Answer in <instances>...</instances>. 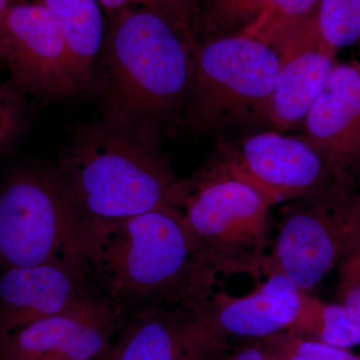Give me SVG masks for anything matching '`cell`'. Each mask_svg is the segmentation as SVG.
Wrapping results in <instances>:
<instances>
[{"label": "cell", "instance_id": "cb8c5ba5", "mask_svg": "<svg viewBox=\"0 0 360 360\" xmlns=\"http://www.w3.org/2000/svg\"><path fill=\"white\" fill-rule=\"evenodd\" d=\"M141 6L151 7L167 15L193 40L191 26L195 0H141Z\"/></svg>", "mask_w": 360, "mask_h": 360}, {"label": "cell", "instance_id": "ac0fdd59", "mask_svg": "<svg viewBox=\"0 0 360 360\" xmlns=\"http://www.w3.org/2000/svg\"><path fill=\"white\" fill-rule=\"evenodd\" d=\"M293 333L343 349L360 345V319L345 305L312 300L309 312Z\"/></svg>", "mask_w": 360, "mask_h": 360}, {"label": "cell", "instance_id": "8fae6325", "mask_svg": "<svg viewBox=\"0 0 360 360\" xmlns=\"http://www.w3.org/2000/svg\"><path fill=\"white\" fill-rule=\"evenodd\" d=\"M127 317L96 298L0 336V360H103Z\"/></svg>", "mask_w": 360, "mask_h": 360}, {"label": "cell", "instance_id": "52a82bcc", "mask_svg": "<svg viewBox=\"0 0 360 360\" xmlns=\"http://www.w3.org/2000/svg\"><path fill=\"white\" fill-rule=\"evenodd\" d=\"M360 236V193L336 184L283 212L269 262L309 293Z\"/></svg>", "mask_w": 360, "mask_h": 360}, {"label": "cell", "instance_id": "9a60e30c", "mask_svg": "<svg viewBox=\"0 0 360 360\" xmlns=\"http://www.w3.org/2000/svg\"><path fill=\"white\" fill-rule=\"evenodd\" d=\"M214 347L181 310L149 307L127 315L103 360H215Z\"/></svg>", "mask_w": 360, "mask_h": 360}, {"label": "cell", "instance_id": "ffe728a7", "mask_svg": "<svg viewBox=\"0 0 360 360\" xmlns=\"http://www.w3.org/2000/svg\"><path fill=\"white\" fill-rule=\"evenodd\" d=\"M271 360H360L348 349L331 347L288 330L259 340Z\"/></svg>", "mask_w": 360, "mask_h": 360}, {"label": "cell", "instance_id": "9c48e42d", "mask_svg": "<svg viewBox=\"0 0 360 360\" xmlns=\"http://www.w3.org/2000/svg\"><path fill=\"white\" fill-rule=\"evenodd\" d=\"M212 163L255 189L271 206L316 195L338 184L307 141L276 130L246 137Z\"/></svg>", "mask_w": 360, "mask_h": 360}, {"label": "cell", "instance_id": "7402d4cb", "mask_svg": "<svg viewBox=\"0 0 360 360\" xmlns=\"http://www.w3.org/2000/svg\"><path fill=\"white\" fill-rule=\"evenodd\" d=\"M319 4V0H274L257 25L243 35L259 37L285 23L315 15Z\"/></svg>", "mask_w": 360, "mask_h": 360}, {"label": "cell", "instance_id": "7c38bea8", "mask_svg": "<svg viewBox=\"0 0 360 360\" xmlns=\"http://www.w3.org/2000/svg\"><path fill=\"white\" fill-rule=\"evenodd\" d=\"M303 141L319 153L333 179L360 186V63H336L303 122Z\"/></svg>", "mask_w": 360, "mask_h": 360}, {"label": "cell", "instance_id": "3957f363", "mask_svg": "<svg viewBox=\"0 0 360 360\" xmlns=\"http://www.w3.org/2000/svg\"><path fill=\"white\" fill-rule=\"evenodd\" d=\"M56 168L84 246L115 222L158 208H180L186 193L187 180L175 175L160 142L108 115L75 129Z\"/></svg>", "mask_w": 360, "mask_h": 360}, {"label": "cell", "instance_id": "277c9868", "mask_svg": "<svg viewBox=\"0 0 360 360\" xmlns=\"http://www.w3.org/2000/svg\"><path fill=\"white\" fill-rule=\"evenodd\" d=\"M184 127L196 134L269 122L278 56L266 42L248 37L198 42Z\"/></svg>", "mask_w": 360, "mask_h": 360}, {"label": "cell", "instance_id": "4316f807", "mask_svg": "<svg viewBox=\"0 0 360 360\" xmlns=\"http://www.w3.org/2000/svg\"><path fill=\"white\" fill-rule=\"evenodd\" d=\"M20 1H22V0H0V16L2 15V13H4L9 6Z\"/></svg>", "mask_w": 360, "mask_h": 360}, {"label": "cell", "instance_id": "83f0119b", "mask_svg": "<svg viewBox=\"0 0 360 360\" xmlns=\"http://www.w3.org/2000/svg\"><path fill=\"white\" fill-rule=\"evenodd\" d=\"M2 60V56H1V51H0V61Z\"/></svg>", "mask_w": 360, "mask_h": 360}, {"label": "cell", "instance_id": "30bf717a", "mask_svg": "<svg viewBox=\"0 0 360 360\" xmlns=\"http://www.w3.org/2000/svg\"><path fill=\"white\" fill-rule=\"evenodd\" d=\"M257 39L274 47L278 56L269 123L277 132L295 129L303 124L328 84L338 51L322 37L316 14L278 26Z\"/></svg>", "mask_w": 360, "mask_h": 360}, {"label": "cell", "instance_id": "ba28073f", "mask_svg": "<svg viewBox=\"0 0 360 360\" xmlns=\"http://www.w3.org/2000/svg\"><path fill=\"white\" fill-rule=\"evenodd\" d=\"M0 51L8 82L22 96L63 99L82 94L63 34L39 0L16 2L2 13Z\"/></svg>", "mask_w": 360, "mask_h": 360}, {"label": "cell", "instance_id": "6da1fadb", "mask_svg": "<svg viewBox=\"0 0 360 360\" xmlns=\"http://www.w3.org/2000/svg\"><path fill=\"white\" fill-rule=\"evenodd\" d=\"M85 255L91 281L127 315L149 307L200 311L214 295L219 274L176 207L106 226L87 239Z\"/></svg>", "mask_w": 360, "mask_h": 360}, {"label": "cell", "instance_id": "2e32d148", "mask_svg": "<svg viewBox=\"0 0 360 360\" xmlns=\"http://www.w3.org/2000/svg\"><path fill=\"white\" fill-rule=\"evenodd\" d=\"M56 20L82 94L91 90L105 39L104 11L97 0H39Z\"/></svg>", "mask_w": 360, "mask_h": 360}, {"label": "cell", "instance_id": "d4e9b609", "mask_svg": "<svg viewBox=\"0 0 360 360\" xmlns=\"http://www.w3.org/2000/svg\"><path fill=\"white\" fill-rule=\"evenodd\" d=\"M97 1L101 4L108 18L129 7L141 6V0H97Z\"/></svg>", "mask_w": 360, "mask_h": 360}, {"label": "cell", "instance_id": "8992f818", "mask_svg": "<svg viewBox=\"0 0 360 360\" xmlns=\"http://www.w3.org/2000/svg\"><path fill=\"white\" fill-rule=\"evenodd\" d=\"M271 205L213 163L187 180L180 210L189 232L219 274L264 272Z\"/></svg>", "mask_w": 360, "mask_h": 360}, {"label": "cell", "instance_id": "44dd1931", "mask_svg": "<svg viewBox=\"0 0 360 360\" xmlns=\"http://www.w3.org/2000/svg\"><path fill=\"white\" fill-rule=\"evenodd\" d=\"M25 96L7 82L0 84V153H6L25 129Z\"/></svg>", "mask_w": 360, "mask_h": 360}, {"label": "cell", "instance_id": "7a4b0ae2", "mask_svg": "<svg viewBox=\"0 0 360 360\" xmlns=\"http://www.w3.org/2000/svg\"><path fill=\"white\" fill-rule=\"evenodd\" d=\"M193 61V41L174 21L149 6L129 7L108 18L91 90L104 115L160 142L184 127Z\"/></svg>", "mask_w": 360, "mask_h": 360}, {"label": "cell", "instance_id": "5bb4252c", "mask_svg": "<svg viewBox=\"0 0 360 360\" xmlns=\"http://www.w3.org/2000/svg\"><path fill=\"white\" fill-rule=\"evenodd\" d=\"M104 297L84 270L51 264L6 269L0 278V336Z\"/></svg>", "mask_w": 360, "mask_h": 360}, {"label": "cell", "instance_id": "603a6c76", "mask_svg": "<svg viewBox=\"0 0 360 360\" xmlns=\"http://www.w3.org/2000/svg\"><path fill=\"white\" fill-rule=\"evenodd\" d=\"M338 266V291L340 303L360 319V236Z\"/></svg>", "mask_w": 360, "mask_h": 360}, {"label": "cell", "instance_id": "5b68a950", "mask_svg": "<svg viewBox=\"0 0 360 360\" xmlns=\"http://www.w3.org/2000/svg\"><path fill=\"white\" fill-rule=\"evenodd\" d=\"M51 264L89 274L77 213L56 165L27 163L0 184V264Z\"/></svg>", "mask_w": 360, "mask_h": 360}, {"label": "cell", "instance_id": "484cf974", "mask_svg": "<svg viewBox=\"0 0 360 360\" xmlns=\"http://www.w3.org/2000/svg\"><path fill=\"white\" fill-rule=\"evenodd\" d=\"M217 360H271L265 354L264 349L257 345V347H250L238 350L236 354L229 355V356H221Z\"/></svg>", "mask_w": 360, "mask_h": 360}, {"label": "cell", "instance_id": "d6986e66", "mask_svg": "<svg viewBox=\"0 0 360 360\" xmlns=\"http://www.w3.org/2000/svg\"><path fill=\"white\" fill-rule=\"evenodd\" d=\"M316 20L324 40L335 51L360 39V0H319Z\"/></svg>", "mask_w": 360, "mask_h": 360}, {"label": "cell", "instance_id": "4fadbf2b", "mask_svg": "<svg viewBox=\"0 0 360 360\" xmlns=\"http://www.w3.org/2000/svg\"><path fill=\"white\" fill-rule=\"evenodd\" d=\"M264 272L266 281L250 295L233 298L215 291L205 309L191 314L224 340L233 336L259 341L295 330L309 311L312 297L274 269L269 259Z\"/></svg>", "mask_w": 360, "mask_h": 360}, {"label": "cell", "instance_id": "e0dca14e", "mask_svg": "<svg viewBox=\"0 0 360 360\" xmlns=\"http://www.w3.org/2000/svg\"><path fill=\"white\" fill-rule=\"evenodd\" d=\"M274 0H195L191 37L205 40L243 34L257 25Z\"/></svg>", "mask_w": 360, "mask_h": 360}]
</instances>
